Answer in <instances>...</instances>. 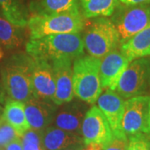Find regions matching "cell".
<instances>
[{
  "label": "cell",
  "mask_w": 150,
  "mask_h": 150,
  "mask_svg": "<svg viewBox=\"0 0 150 150\" xmlns=\"http://www.w3.org/2000/svg\"><path fill=\"white\" fill-rule=\"evenodd\" d=\"M26 52L33 59L49 63L63 59L74 60L83 56L84 44L80 33L51 34L30 39L26 44Z\"/></svg>",
  "instance_id": "1"
},
{
  "label": "cell",
  "mask_w": 150,
  "mask_h": 150,
  "mask_svg": "<svg viewBox=\"0 0 150 150\" xmlns=\"http://www.w3.org/2000/svg\"><path fill=\"white\" fill-rule=\"evenodd\" d=\"M32 62L33 58L28 54H16L1 68L4 90L10 99L25 103L33 98Z\"/></svg>",
  "instance_id": "2"
},
{
  "label": "cell",
  "mask_w": 150,
  "mask_h": 150,
  "mask_svg": "<svg viewBox=\"0 0 150 150\" xmlns=\"http://www.w3.org/2000/svg\"><path fill=\"white\" fill-rule=\"evenodd\" d=\"M101 59L81 56L73 64V88L74 96L83 102L93 104L103 91L100 80Z\"/></svg>",
  "instance_id": "3"
},
{
  "label": "cell",
  "mask_w": 150,
  "mask_h": 150,
  "mask_svg": "<svg viewBox=\"0 0 150 150\" xmlns=\"http://www.w3.org/2000/svg\"><path fill=\"white\" fill-rule=\"evenodd\" d=\"M83 40L89 55L97 59H102L120 45L118 30L106 17L95 18L87 28Z\"/></svg>",
  "instance_id": "4"
},
{
  "label": "cell",
  "mask_w": 150,
  "mask_h": 150,
  "mask_svg": "<svg viewBox=\"0 0 150 150\" xmlns=\"http://www.w3.org/2000/svg\"><path fill=\"white\" fill-rule=\"evenodd\" d=\"M27 27L30 39H36L51 34L80 33L85 21L82 14H33L28 18Z\"/></svg>",
  "instance_id": "5"
},
{
  "label": "cell",
  "mask_w": 150,
  "mask_h": 150,
  "mask_svg": "<svg viewBox=\"0 0 150 150\" xmlns=\"http://www.w3.org/2000/svg\"><path fill=\"white\" fill-rule=\"evenodd\" d=\"M119 34L120 45L150 25V2L139 4H119L111 15Z\"/></svg>",
  "instance_id": "6"
},
{
  "label": "cell",
  "mask_w": 150,
  "mask_h": 150,
  "mask_svg": "<svg viewBox=\"0 0 150 150\" xmlns=\"http://www.w3.org/2000/svg\"><path fill=\"white\" fill-rule=\"evenodd\" d=\"M150 78V62L145 58L130 62L118 80L115 92L128 99L144 95Z\"/></svg>",
  "instance_id": "7"
},
{
  "label": "cell",
  "mask_w": 150,
  "mask_h": 150,
  "mask_svg": "<svg viewBox=\"0 0 150 150\" xmlns=\"http://www.w3.org/2000/svg\"><path fill=\"white\" fill-rule=\"evenodd\" d=\"M149 98L148 95H141L125 100L121 129L127 139L145 134Z\"/></svg>",
  "instance_id": "8"
},
{
  "label": "cell",
  "mask_w": 150,
  "mask_h": 150,
  "mask_svg": "<svg viewBox=\"0 0 150 150\" xmlns=\"http://www.w3.org/2000/svg\"><path fill=\"white\" fill-rule=\"evenodd\" d=\"M81 133L84 145L98 144L103 147L114 138L107 118L97 106H93L86 112Z\"/></svg>",
  "instance_id": "9"
},
{
  "label": "cell",
  "mask_w": 150,
  "mask_h": 150,
  "mask_svg": "<svg viewBox=\"0 0 150 150\" xmlns=\"http://www.w3.org/2000/svg\"><path fill=\"white\" fill-rule=\"evenodd\" d=\"M55 79V93L53 102L57 106L74 100L73 88V60L63 59L51 62Z\"/></svg>",
  "instance_id": "10"
},
{
  "label": "cell",
  "mask_w": 150,
  "mask_h": 150,
  "mask_svg": "<svg viewBox=\"0 0 150 150\" xmlns=\"http://www.w3.org/2000/svg\"><path fill=\"white\" fill-rule=\"evenodd\" d=\"M32 88L33 98L53 100L55 93V79L51 63L33 58Z\"/></svg>",
  "instance_id": "11"
},
{
  "label": "cell",
  "mask_w": 150,
  "mask_h": 150,
  "mask_svg": "<svg viewBox=\"0 0 150 150\" xmlns=\"http://www.w3.org/2000/svg\"><path fill=\"white\" fill-rule=\"evenodd\" d=\"M23 103L28 123L31 129L43 132L54 122L58 106L52 100L32 98Z\"/></svg>",
  "instance_id": "12"
},
{
  "label": "cell",
  "mask_w": 150,
  "mask_h": 150,
  "mask_svg": "<svg viewBox=\"0 0 150 150\" xmlns=\"http://www.w3.org/2000/svg\"><path fill=\"white\" fill-rule=\"evenodd\" d=\"M124 102L125 100L122 97L111 89H107L101 93L97 100L98 108L107 118L114 137L127 139L121 129Z\"/></svg>",
  "instance_id": "13"
},
{
  "label": "cell",
  "mask_w": 150,
  "mask_h": 150,
  "mask_svg": "<svg viewBox=\"0 0 150 150\" xmlns=\"http://www.w3.org/2000/svg\"><path fill=\"white\" fill-rule=\"evenodd\" d=\"M129 64V60L118 49L113 50L102 58L99 73L103 88L115 91L121 75Z\"/></svg>",
  "instance_id": "14"
},
{
  "label": "cell",
  "mask_w": 150,
  "mask_h": 150,
  "mask_svg": "<svg viewBox=\"0 0 150 150\" xmlns=\"http://www.w3.org/2000/svg\"><path fill=\"white\" fill-rule=\"evenodd\" d=\"M54 115L55 127L82 136L81 129L85 117L86 107L79 102H69L61 105Z\"/></svg>",
  "instance_id": "15"
},
{
  "label": "cell",
  "mask_w": 150,
  "mask_h": 150,
  "mask_svg": "<svg viewBox=\"0 0 150 150\" xmlns=\"http://www.w3.org/2000/svg\"><path fill=\"white\" fill-rule=\"evenodd\" d=\"M42 141L45 150H64L72 145L83 144L81 135L53 126H49L43 131Z\"/></svg>",
  "instance_id": "16"
},
{
  "label": "cell",
  "mask_w": 150,
  "mask_h": 150,
  "mask_svg": "<svg viewBox=\"0 0 150 150\" xmlns=\"http://www.w3.org/2000/svg\"><path fill=\"white\" fill-rule=\"evenodd\" d=\"M119 50L129 63L150 56V25L121 44Z\"/></svg>",
  "instance_id": "17"
},
{
  "label": "cell",
  "mask_w": 150,
  "mask_h": 150,
  "mask_svg": "<svg viewBox=\"0 0 150 150\" xmlns=\"http://www.w3.org/2000/svg\"><path fill=\"white\" fill-rule=\"evenodd\" d=\"M34 11L38 15L82 14L79 0H39Z\"/></svg>",
  "instance_id": "18"
},
{
  "label": "cell",
  "mask_w": 150,
  "mask_h": 150,
  "mask_svg": "<svg viewBox=\"0 0 150 150\" xmlns=\"http://www.w3.org/2000/svg\"><path fill=\"white\" fill-rule=\"evenodd\" d=\"M2 116L5 119L6 122L13 128L20 138L26 131L30 129L26 118L23 103L9 98L4 107Z\"/></svg>",
  "instance_id": "19"
},
{
  "label": "cell",
  "mask_w": 150,
  "mask_h": 150,
  "mask_svg": "<svg viewBox=\"0 0 150 150\" xmlns=\"http://www.w3.org/2000/svg\"><path fill=\"white\" fill-rule=\"evenodd\" d=\"M82 14L84 18L111 16L119 0H79Z\"/></svg>",
  "instance_id": "20"
},
{
  "label": "cell",
  "mask_w": 150,
  "mask_h": 150,
  "mask_svg": "<svg viewBox=\"0 0 150 150\" xmlns=\"http://www.w3.org/2000/svg\"><path fill=\"white\" fill-rule=\"evenodd\" d=\"M23 28L0 17V43L7 49L20 48L24 41Z\"/></svg>",
  "instance_id": "21"
},
{
  "label": "cell",
  "mask_w": 150,
  "mask_h": 150,
  "mask_svg": "<svg viewBox=\"0 0 150 150\" xmlns=\"http://www.w3.org/2000/svg\"><path fill=\"white\" fill-rule=\"evenodd\" d=\"M0 8L6 19L18 27H27L28 12L21 0H0Z\"/></svg>",
  "instance_id": "22"
},
{
  "label": "cell",
  "mask_w": 150,
  "mask_h": 150,
  "mask_svg": "<svg viewBox=\"0 0 150 150\" xmlns=\"http://www.w3.org/2000/svg\"><path fill=\"white\" fill-rule=\"evenodd\" d=\"M43 132L29 129L21 136L23 150H45L42 141Z\"/></svg>",
  "instance_id": "23"
},
{
  "label": "cell",
  "mask_w": 150,
  "mask_h": 150,
  "mask_svg": "<svg viewBox=\"0 0 150 150\" xmlns=\"http://www.w3.org/2000/svg\"><path fill=\"white\" fill-rule=\"evenodd\" d=\"M18 137L16 131L2 116L0 118V147L4 148L8 143Z\"/></svg>",
  "instance_id": "24"
},
{
  "label": "cell",
  "mask_w": 150,
  "mask_h": 150,
  "mask_svg": "<svg viewBox=\"0 0 150 150\" xmlns=\"http://www.w3.org/2000/svg\"><path fill=\"white\" fill-rule=\"evenodd\" d=\"M129 145L127 150H150V135L140 134L128 139Z\"/></svg>",
  "instance_id": "25"
},
{
  "label": "cell",
  "mask_w": 150,
  "mask_h": 150,
  "mask_svg": "<svg viewBox=\"0 0 150 150\" xmlns=\"http://www.w3.org/2000/svg\"><path fill=\"white\" fill-rule=\"evenodd\" d=\"M129 140L127 139L114 137L111 142L103 147V150H127Z\"/></svg>",
  "instance_id": "26"
},
{
  "label": "cell",
  "mask_w": 150,
  "mask_h": 150,
  "mask_svg": "<svg viewBox=\"0 0 150 150\" xmlns=\"http://www.w3.org/2000/svg\"><path fill=\"white\" fill-rule=\"evenodd\" d=\"M4 150H23L21 138L18 137L14 140L11 141L4 147Z\"/></svg>",
  "instance_id": "27"
},
{
  "label": "cell",
  "mask_w": 150,
  "mask_h": 150,
  "mask_svg": "<svg viewBox=\"0 0 150 150\" xmlns=\"http://www.w3.org/2000/svg\"><path fill=\"white\" fill-rule=\"evenodd\" d=\"M119 2L123 4H139L144 3H149L150 0H119Z\"/></svg>",
  "instance_id": "28"
},
{
  "label": "cell",
  "mask_w": 150,
  "mask_h": 150,
  "mask_svg": "<svg viewBox=\"0 0 150 150\" xmlns=\"http://www.w3.org/2000/svg\"><path fill=\"white\" fill-rule=\"evenodd\" d=\"M64 150H88L84 144H78L72 145L69 147L68 149Z\"/></svg>",
  "instance_id": "29"
},
{
  "label": "cell",
  "mask_w": 150,
  "mask_h": 150,
  "mask_svg": "<svg viewBox=\"0 0 150 150\" xmlns=\"http://www.w3.org/2000/svg\"><path fill=\"white\" fill-rule=\"evenodd\" d=\"M145 134L150 135V98L149 103V109H148V117H147V124H146Z\"/></svg>",
  "instance_id": "30"
},
{
  "label": "cell",
  "mask_w": 150,
  "mask_h": 150,
  "mask_svg": "<svg viewBox=\"0 0 150 150\" xmlns=\"http://www.w3.org/2000/svg\"><path fill=\"white\" fill-rule=\"evenodd\" d=\"M3 111H4V107L2 106V100L0 99V118L3 115Z\"/></svg>",
  "instance_id": "31"
},
{
  "label": "cell",
  "mask_w": 150,
  "mask_h": 150,
  "mask_svg": "<svg viewBox=\"0 0 150 150\" xmlns=\"http://www.w3.org/2000/svg\"><path fill=\"white\" fill-rule=\"evenodd\" d=\"M4 57V51H3V49L1 48V46H0V59H2Z\"/></svg>",
  "instance_id": "32"
},
{
  "label": "cell",
  "mask_w": 150,
  "mask_h": 150,
  "mask_svg": "<svg viewBox=\"0 0 150 150\" xmlns=\"http://www.w3.org/2000/svg\"><path fill=\"white\" fill-rule=\"evenodd\" d=\"M0 150H4V148H2V147H0Z\"/></svg>",
  "instance_id": "33"
}]
</instances>
